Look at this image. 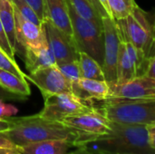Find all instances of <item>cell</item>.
<instances>
[{
    "label": "cell",
    "instance_id": "cell-1",
    "mask_svg": "<svg viewBox=\"0 0 155 154\" xmlns=\"http://www.w3.org/2000/svg\"><path fill=\"white\" fill-rule=\"evenodd\" d=\"M12 127L7 133L17 146L44 141H67L75 147L84 145L93 139L84 133L71 128L61 122L45 119L37 114L25 117L7 118Z\"/></svg>",
    "mask_w": 155,
    "mask_h": 154
},
{
    "label": "cell",
    "instance_id": "cell-2",
    "mask_svg": "<svg viewBox=\"0 0 155 154\" xmlns=\"http://www.w3.org/2000/svg\"><path fill=\"white\" fill-rule=\"evenodd\" d=\"M82 146L93 154H155L148 142L146 125L143 124L112 122L110 133Z\"/></svg>",
    "mask_w": 155,
    "mask_h": 154
},
{
    "label": "cell",
    "instance_id": "cell-3",
    "mask_svg": "<svg viewBox=\"0 0 155 154\" xmlns=\"http://www.w3.org/2000/svg\"><path fill=\"white\" fill-rule=\"evenodd\" d=\"M119 33L150 60L155 55V15L136 6L125 19L115 20Z\"/></svg>",
    "mask_w": 155,
    "mask_h": 154
},
{
    "label": "cell",
    "instance_id": "cell-4",
    "mask_svg": "<svg viewBox=\"0 0 155 154\" xmlns=\"http://www.w3.org/2000/svg\"><path fill=\"white\" fill-rule=\"evenodd\" d=\"M73 29V37L78 52H84L103 67L104 58V39L103 28L79 15L69 0H66Z\"/></svg>",
    "mask_w": 155,
    "mask_h": 154
},
{
    "label": "cell",
    "instance_id": "cell-5",
    "mask_svg": "<svg viewBox=\"0 0 155 154\" xmlns=\"http://www.w3.org/2000/svg\"><path fill=\"white\" fill-rule=\"evenodd\" d=\"M112 122L148 125L155 123V99L116 103H103L98 108Z\"/></svg>",
    "mask_w": 155,
    "mask_h": 154
},
{
    "label": "cell",
    "instance_id": "cell-6",
    "mask_svg": "<svg viewBox=\"0 0 155 154\" xmlns=\"http://www.w3.org/2000/svg\"><path fill=\"white\" fill-rule=\"evenodd\" d=\"M44 99L45 105L38 115L47 120L61 123L68 116L87 113L94 108L72 93L53 94Z\"/></svg>",
    "mask_w": 155,
    "mask_h": 154
},
{
    "label": "cell",
    "instance_id": "cell-7",
    "mask_svg": "<svg viewBox=\"0 0 155 154\" xmlns=\"http://www.w3.org/2000/svg\"><path fill=\"white\" fill-rule=\"evenodd\" d=\"M110 86V96L103 101L105 103L139 102L155 99V78L144 75L134 80Z\"/></svg>",
    "mask_w": 155,
    "mask_h": 154
},
{
    "label": "cell",
    "instance_id": "cell-8",
    "mask_svg": "<svg viewBox=\"0 0 155 154\" xmlns=\"http://www.w3.org/2000/svg\"><path fill=\"white\" fill-rule=\"evenodd\" d=\"M104 39V58L103 71L105 81L109 85L117 84V59L120 45V36L116 22L109 16L102 17Z\"/></svg>",
    "mask_w": 155,
    "mask_h": 154
},
{
    "label": "cell",
    "instance_id": "cell-9",
    "mask_svg": "<svg viewBox=\"0 0 155 154\" xmlns=\"http://www.w3.org/2000/svg\"><path fill=\"white\" fill-rule=\"evenodd\" d=\"M62 123L90 136L93 141L110 133L112 130V122L95 107L90 112L68 116Z\"/></svg>",
    "mask_w": 155,
    "mask_h": 154
},
{
    "label": "cell",
    "instance_id": "cell-10",
    "mask_svg": "<svg viewBox=\"0 0 155 154\" xmlns=\"http://www.w3.org/2000/svg\"><path fill=\"white\" fill-rule=\"evenodd\" d=\"M26 79L40 90L44 98L62 93H72L69 81L63 74L57 64L38 69L26 75Z\"/></svg>",
    "mask_w": 155,
    "mask_h": 154
},
{
    "label": "cell",
    "instance_id": "cell-11",
    "mask_svg": "<svg viewBox=\"0 0 155 154\" xmlns=\"http://www.w3.org/2000/svg\"><path fill=\"white\" fill-rule=\"evenodd\" d=\"M43 24L56 64L77 61L79 52L74 38L61 31L48 19H45Z\"/></svg>",
    "mask_w": 155,
    "mask_h": 154
},
{
    "label": "cell",
    "instance_id": "cell-12",
    "mask_svg": "<svg viewBox=\"0 0 155 154\" xmlns=\"http://www.w3.org/2000/svg\"><path fill=\"white\" fill-rule=\"evenodd\" d=\"M16 48L15 54H20L27 47H38L47 42L45 26H38L26 19L14 5Z\"/></svg>",
    "mask_w": 155,
    "mask_h": 154
},
{
    "label": "cell",
    "instance_id": "cell-13",
    "mask_svg": "<svg viewBox=\"0 0 155 154\" xmlns=\"http://www.w3.org/2000/svg\"><path fill=\"white\" fill-rule=\"evenodd\" d=\"M19 56L23 58L25 68L29 74H32L38 69L56 64L54 55L48 41L38 47L25 48Z\"/></svg>",
    "mask_w": 155,
    "mask_h": 154
},
{
    "label": "cell",
    "instance_id": "cell-14",
    "mask_svg": "<svg viewBox=\"0 0 155 154\" xmlns=\"http://www.w3.org/2000/svg\"><path fill=\"white\" fill-rule=\"evenodd\" d=\"M44 5L45 19H48L61 31L74 38L66 0H44Z\"/></svg>",
    "mask_w": 155,
    "mask_h": 154
},
{
    "label": "cell",
    "instance_id": "cell-15",
    "mask_svg": "<svg viewBox=\"0 0 155 154\" xmlns=\"http://www.w3.org/2000/svg\"><path fill=\"white\" fill-rule=\"evenodd\" d=\"M75 147L67 141H44L19 146L21 154H68L69 150Z\"/></svg>",
    "mask_w": 155,
    "mask_h": 154
},
{
    "label": "cell",
    "instance_id": "cell-16",
    "mask_svg": "<svg viewBox=\"0 0 155 154\" xmlns=\"http://www.w3.org/2000/svg\"><path fill=\"white\" fill-rule=\"evenodd\" d=\"M80 86L83 91V101L92 103L94 101L103 102L110 96V86L106 81L81 78Z\"/></svg>",
    "mask_w": 155,
    "mask_h": 154
},
{
    "label": "cell",
    "instance_id": "cell-17",
    "mask_svg": "<svg viewBox=\"0 0 155 154\" xmlns=\"http://www.w3.org/2000/svg\"><path fill=\"white\" fill-rule=\"evenodd\" d=\"M134 78H136V76L133 62L128 54L125 43L120 36V45L117 59V84H125L134 80Z\"/></svg>",
    "mask_w": 155,
    "mask_h": 154
},
{
    "label": "cell",
    "instance_id": "cell-18",
    "mask_svg": "<svg viewBox=\"0 0 155 154\" xmlns=\"http://www.w3.org/2000/svg\"><path fill=\"white\" fill-rule=\"evenodd\" d=\"M0 21L5 31L9 43L15 54L16 39H15L14 4L12 0H0Z\"/></svg>",
    "mask_w": 155,
    "mask_h": 154
},
{
    "label": "cell",
    "instance_id": "cell-19",
    "mask_svg": "<svg viewBox=\"0 0 155 154\" xmlns=\"http://www.w3.org/2000/svg\"><path fill=\"white\" fill-rule=\"evenodd\" d=\"M0 86L6 91L26 97L31 93L29 85L26 80H24L17 75L0 68Z\"/></svg>",
    "mask_w": 155,
    "mask_h": 154
},
{
    "label": "cell",
    "instance_id": "cell-20",
    "mask_svg": "<svg viewBox=\"0 0 155 154\" xmlns=\"http://www.w3.org/2000/svg\"><path fill=\"white\" fill-rule=\"evenodd\" d=\"M78 62L82 78L105 81L102 65L84 52H79Z\"/></svg>",
    "mask_w": 155,
    "mask_h": 154
},
{
    "label": "cell",
    "instance_id": "cell-21",
    "mask_svg": "<svg viewBox=\"0 0 155 154\" xmlns=\"http://www.w3.org/2000/svg\"><path fill=\"white\" fill-rule=\"evenodd\" d=\"M57 66L65 76V78L69 81L72 88V93L83 101V91L80 86V80L82 78V75L78 60L57 64Z\"/></svg>",
    "mask_w": 155,
    "mask_h": 154
},
{
    "label": "cell",
    "instance_id": "cell-22",
    "mask_svg": "<svg viewBox=\"0 0 155 154\" xmlns=\"http://www.w3.org/2000/svg\"><path fill=\"white\" fill-rule=\"evenodd\" d=\"M119 32V31H118ZM120 36L124 39L128 54L130 55V58L133 62L134 67V72H135V76L136 77H141L144 76L147 74L149 64H150V59L138 48L134 46L129 41H127L120 33Z\"/></svg>",
    "mask_w": 155,
    "mask_h": 154
},
{
    "label": "cell",
    "instance_id": "cell-23",
    "mask_svg": "<svg viewBox=\"0 0 155 154\" xmlns=\"http://www.w3.org/2000/svg\"><path fill=\"white\" fill-rule=\"evenodd\" d=\"M76 13L82 17L91 21L97 26L103 28L102 16L89 0H69Z\"/></svg>",
    "mask_w": 155,
    "mask_h": 154
},
{
    "label": "cell",
    "instance_id": "cell-24",
    "mask_svg": "<svg viewBox=\"0 0 155 154\" xmlns=\"http://www.w3.org/2000/svg\"><path fill=\"white\" fill-rule=\"evenodd\" d=\"M108 5L114 20L127 18L138 5L134 0H108Z\"/></svg>",
    "mask_w": 155,
    "mask_h": 154
},
{
    "label": "cell",
    "instance_id": "cell-25",
    "mask_svg": "<svg viewBox=\"0 0 155 154\" xmlns=\"http://www.w3.org/2000/svg\"><path fill=\"white\" fill-rule=\"evenodd\" d=\"M0 68L11 72L12 74L17 75L18 77L26 80V74L20 69L19 65L15 61V58L9 56L1 47H0Z\"/></svg>",
    "mask_w": 155,
    "mask_h": 154
},
{
    "label": "cell",
    "instance_id": "cell-26",
    "mask_svg": "<svg viewBox=\"0 0 155 154\" xmlns=\"http://www.w3.org/2000/svg\"><path fill=\"white\" fill-rule=\"evenodd\" d=\"M14 5L17 8V10L29 21L33 22L38 26H43V22L39 19L35 10L25 0H12Z\"/></svg>",
    "mask_w": 155,
    "mask_h": 154
},
{
    "label": "cell",
    "instance_id": "cell-27",
    "mask_svg": "<svg viewBox=\"0 0 155 154\" xmlns=\"http://www.w3.org/2000/svg\"><path fill=\"white\" fill-rule=\"evenodd\" d=\"M0 47L11 57L15 58V51L14 49L12 48L10 43H9V40L7 38V35L5 34V31L3 27V25L0 21Z\"/></svg>",
    "mask_w": 155,
    "mask_h": 154
},
{
    "label": "cell",
    "instance_id": "cell-28",
    "mask_svg": "<svg viewBox=\"0 0 155 154\" xmlns=\"http://www.w3.org/2000/svg\"><path fill=\"white\" fill-rule=\"evenodd\" d=\"M18 113V109L8 103H5L4 100L0 99V119H7Z\"/></svg>",
    "mask_w": 155,
    "mask_h": 154
},
{
    "label": "cell",
    "instance_id": "cell-29",
    "mask_svg": "<svg viewBox=\"0 0 155 154\" xmlns=\"http://www.w3.org/2000/svg\"><path fill=\"white\" fill-rule=\"evenodd\" d=\"M35 10L39 19L44 22L45 20V5L44 0H25Z\"/></svg>",
    "mask_w": 155,
    "mask_h": 154
},
{
    "label": "cell",
    "instance_id": "cell-30",
    "mask_svg": "<svg viewBox=\"0 0 155 154\" xmlns=\"http://www.w3.org/2000/svg\"><path fill=\"white\" fill-rule=\"evenodd\" d=\"M0 148L4 149H11V150H18V147L12 142L10 139L7 131L0 132Z\"/></svg>",
    "mask_w": 155,
    "mask_h": 154
},
{
    "label": "cell",
    "instance_id": "cell-31",
    "mask_svg": "<svg viewBox=\"0 0 155 154\" xmlns=\"http://www.w3.org/2000/svg\"><path fill=\"white\" fill-rule=\"evenodd\" d=\"M0 99L4 100V101H25L27 98L18 95V94H15V93H10L0 86Z\"/></svg>",
    "mask_w": 155,
    "mask_h": 154
},
{
    "label": "cell",
    "instance_id": "cell-32",
    "mask_svg": "<svg viewBox=\"0 0 155 154\" xmlns=\"http://www.w3.org/2000/svg\"><path fill=\"white\" fill-rule=\"evenodd\" d=\"M148 133V142L152 148L155 150V123L146 125Z\"/></svg>",
    "mask_w": 155,
    "mask_h": 154
},
{
    "label": "cell",
    "instance_id": "cell-33",
    "mask_svg": "<svg viewBox=\"0 0 155 154\" xmlns=\"http://www.w3.org/2000/svg\"><path fill=\"white\" fill-rule=\"evenodd\" d=\"M90 2H91V4L94 6V8L97 10V12L100 14V15L102 16V17H104V16H108L107 15H106V13H105V11L104 10V8H103V6L101 5V4H100V2L98 1V0H89Z\"/></svg>",
    "mask_w": 155,
    "mask_h": 154
},
{
    "label": "cell",
    "instance_id": "cell-34",
    "mask_svg": "<svg viewBox=\"0 0 155 154\" xmlns=\"http://www.w3.org/2000/svg\"><path fill=\"white\" fill-rule=\"evenodd\" d=\"M12 127V123L9 119H0V132L8 131Z\"/></svg>",
    "mask_w": 155,
    "mask_h": 154
},
{
    "label": "cell",
    "instance_id": "cell-35",
    "mask_svg": "<svg viewBox=\"0 0 155 154\" xmlns=\"http://www.w3.org/2000/svg\"><path fill=\"white\" fill-rule=\"evenodd\" d=\"M146 75L155 78V55L153 57H152L150 60V64H149V68H148V72Z\"/></svg>",
    "mask_w": 155,
    "mask_h": 154
},
{
    "label": "cell",
    "instance_id": "cell-36",
    "mask_svg": "<svg viewBox=\"0 0 155 154\" xmlns=\"http://www.w3.org/2000/svg\"><path fill=\"white\" fill-rule=\"evenodd\" d=\"M98 1L100 2L101 5L103 6V8H104V10L105 11L106 15H108L109 17L113 18L112 13H111V11H110V8H109V5H108V0H98Z\"/></svg>",
    "mask_w": 155,
    "mask_h": 154
},
{
    "label": "cell",
    "instance_id": "cell-37",
    "mask_svg": "<svg viewBox=\"0 0 155 154\" xmlns=\"http://www.w3.org/2000/svg\"><path fill=\"white\" fill-rule=\"evenodd\" d=\"M77 149L69 152L68 154H93L91 152H89L86 148H84V146H79V147H76Z\"/></svg>",
    "mask_w": 155,
    "mask_h": 154
},
{
    "label": "cell",
    "instance_id": "cell-38",
    "mask_svg": "<svg viewBox=\"0 0 155 154\" xmlns=\"http://www.w3.org/2000/svg\"><path fill=\"white\" fill-rule=\"evenodd\" d=\"M0 154H21L18 150H11V149H4L0 148Z\"/></svg>",
    "mask_w": 155,
    "mask_h": 154
},
{
    "label": "cell",
    "instance_id": "cell-39",
    "mask_svg": "<svg viewBox=\"0 0 155 154\" xmlns=\"http://www.w3.org/2000/svg\"><path fill=\"white\" fill-rule=\"evenodd\" d=\"M98 154H105V153H98Z\"/></svg>",
    "mask_w": 155,
    "mask_h": 154
}]
</instances>
